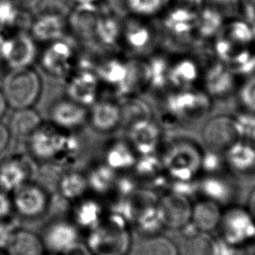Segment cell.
<instances>
[{
    "label": "cell",
    "mask_w": 255,
    "mask_h": 255,
    "mask_svg": "<svg viewBox=\"0 0 255 255\" xmlns=\"http://www.w3.org/2000/svg\"><path fill=\"white\" fill-rule=\"evenodd\" d=\"M131 228H134L141 238L162 235L166 228L159 202L139 207Z\"/></svg>",
    "instance_id": "44dd1931"
},
{
    "label": "cell",
    "mask_w": 255,
    "mask_h": 255,
    "mask_svg": "<svg viewBox=\"0 0 255 255\" xmlns=\"http://www.w3.org/2000/svg\"><path fill=\"white\" fill-rule=\"evenodd\" d=\"M0 255H2V254H0Z\"/></svg>",
    "instance_id": "f6af8a7d"
},
{
    "label": "cell",
    "mask_w": 255,
    "mask_h": 255,
    "mask_svg": "<svg viewBox=\"0 0 255 255\" xmlns=\"http://www.w3.org/2000/svg\"><path fill=\"white\" fill-rule=\"evenodd\" d=\"M72 49L64 43H54L42 56L41 66L51 76L65 79L76 69L77 62Z\"/></svg>",
    "instance_id": "e0dca14e"
},
{
    "label": "cell",
    "mask_w": 255,
    "mask_h": 255,
    "mask_svg": "<svg viewBox=\"0 0 255 255\" xmlns=\"http://www.w3.org/2000/svg\"><path fill=\"white\" fill-rule=\"evenodd\" d=\"M78 2L80 3H90V2H93V1H96V0H76Z\"/></svg>",
    "instance_id": "ee69618b"
},
{
    "label": "cell",
    "mask_w": 255,
    "mask_h": 255,
    "mask_svg": "<svg viewBox=\"0 0 255 255\" xmlns=\"http://www.w3.org/2000/svg\"><path fill=\"white\" fill-rule=\"evenodd\" d=\"M159 121L169 127H186L209 114L213 99L201 87L169 89L159 95Z\"/></svg>",
    "instance_id": "6da1fadb"
},
{
    "label": "cell",
    "mask_w": 255,
    "mask_h": 255,
    "mask_svg": "<svg viewBox=\"0 0 255 255\" xmlns=\"http://www.w3.org/2000/svg\"><path fill=\"white\" fill-rule=\"evenodd\" d=\"M51 123L68 131H79L87 125L88 107L66 97L57 100L50 108Z\"/></svg>",
    "instance_id": "9a60e30c"
},
{
    "label": "cell",
    "mask_w": 255,
    "mask_h": 255,
    "mask_svg": "<svg viewBox=\"0 0 255 255\" xmlns=\"http://www.w3.org/2000/svg\"><path fill=\"white\" fill-rule=\"evenodd\" d=\"M12 226L0 222V249L7 247L12 235Z\"/></svg>",
    "instance_id": "74e56055"
},
{
    "label": "cell",
    "mask_w": 255,
    "mask_h": 255,
    "mask_svg": "<svg viewBox=\"0 0 255 255\" xmlns=\"http://www.w3.org/2000/svg\"><path fill=\"white\" fill-rule=\"evenodd\" d=\"M7 247L11 255H42L45 249L41 239L26 230L12 233Z\"/></svg>",
    "instance_id": "83f0119b"
},
{
    "label": "cell",
    "mask_w": 255,
    "mask_h": 255,
    "mask_svg": "<svg viewBox=\"0 0 255 255\" xmlns=\"http://www.w3.org/2000/svg\"><path fill=\"white\" fill-rule=\"evenodd\" d=\"M31 27L34 38L40 41L56 40L62 34L63 26L59 15L42 14Z\"/></svg>",
    "instance_id": "f546056e"
},
{
    "label": "cell",
    "mask_w": 255,
    "mask_h": 255,
    "mask_svg": "<svg viewBox=\"0 0 255 255\" xmlns=\"http://www.w3.org/2000/svg\"><path fill=\"white\" fill-rule=\"evenodd\" d=\"M119 102L122 111V126L125 128L136 121L153 118L148 104L138 96L127 98Z\"/></svg>",
    "instance_id": "4dcf8cb0"
},
{
    "label": "cell",
    "mask_w": 255,
    "mask_h": 255,
    "mask_svg": "<svg viewBox=\"0 0 255 255\" xmlns=\"http://www.w3.org/2000/svg\"><path fill=\"white\" fill-rule=\"evenodd\" d=\"M223 166H226L223 153L205 149L202 161H201V173L203 174L220 173V171L222 169Z\"/></svg>",
    "instance_id": "e575fe53"
},
{
    "label": "cell",
    "mask_w": 255,
    "mask_h": 255,
    "mask_svg": "<svg viewBox=\"0 0 255 255\" xmlns=\"http://www.w3.org/2000/svg\"><path fill=\"white\" fill-rule=\"evenodd\" d=\"M70 220L81 233H88L99 227L107 216V205L100 197L86 196L71 204Z\"/></svg>",
    "instance_id": "5bb4252c"
},
{
    "label": "cell",
    "mask_w": 255,
    "mask_h": 255,
    "mask_svg": "<svg viewBox=\"0 0 255 255\" xmlns=\"http://www.w3.org/2000/svg\"><path fill=\"white\" fill-rule=\"evenodd\" d=\"M222 210L219 204L203 197H198L193 200L191 222L200 233L211 235L217 230Z\"/></svg>",
    "instance_id": "603a6c76"
},
{
    "label": "cell",
    "mask_w": 255,
    "mask_h": 255,
    "mask_svg": "<svg viewBox=\"0 0 255 255\" xmlns=\"http://www.w3.org/2000/svg\"><path fill=\"white\" fill-rule=\"evenodd\" d=\"M202 138L207 149L224 153L240 138L234 118L226 115L211 118L204 126Z\"/></svg>",
    "instance_id": "4fadbf2b"
},
{
    "label": "cell",
    "mask_w": 255,
    "mask_h": 255,
    "mask_svg": "<svg viewBox=\"0 0 255 255\" xmlns=\"http://www.w3.org/2000/svg\"><path fill=\"white\" fill-rule=\"evenodd\" d=\"M65 255H92L90 254L89 251L86 249L85 245H80L79 248H77L76 249L73 250L72 252L68 253Z\"/></svg>",
    "instance_id": "7bdbcfd3"
},
{
    "label": "cell",
    "mask_w": 255,
    "mask_h": 255,
    "mask_svg": "<svg viewBox=\"0 0 255 255\" xmlns=\"http://www.w3.org/2000/svg\"><path fill=\"white\" fill-rule=\"evenodd\" d=\"M126 139L137 155H145L160 152L165 142L162 125L152 119L136 121L125 128Z\"/></svg>",
    "instance_id": "52a82bcc"
},
{
    "label": "cell",
    "mask_w": 255,
    "mask_h": 255,
    "mask_svg": "<svg viewBox=\"0 0 255 255\" xmlns=\"http://www.w3.org/2000/svg\"><path fill=\"white\" fill-rule=\"evenodd\" d=\"M138 155L126 138H113L104 145L101 160L118 173L131 172Z\"/></svg>",
    "instance_id": "ac0fdd59"
},
{
    "label": "cell",
    "mask_w": 255,
    "mask_h": 255,
    "mask_svg": "<svg viewBox=\"0 0 255 255\" xmlns=\"http://www.w3.org/2000/svg\"><path fill=\"white\" fill-rule=\"evenodd\" d=\"M239 138L255 140V113L246 112L234 118Z\"/></svg>",
    "instance_id": "836d02e7"
},
{
    "label": "cell",
    "mask_w": 255,
    "mask_h": 255,
    "mask_svg": "<svg viewBox=\"0 0 255 255\" xmlns=\"http://www.w3.org/2000/svg\"><path fill=\"white\" fill-rule=\"evenodd\" d=\"M42 0H14L18 6L23 10H32L39 5Z\"/></svg>",
    "instance_id": "ab89813d"
},
{
    "label": "cell",
    "mask_w": 255,
    "mask_h": 255,
    "mask_svg": "<svg viewBox=\"0 0 255 255\" xmlns=\"http://www.w3.org/2000/svg\"><path fill=\"white\" fill-rule=\"evenodd\" d=\"M193 200L167 191L159 197L166 229L181 230L192 221Z\"/></svg>",
    "instance_id": "2e32d148"
},
{
    "label": "cell",
    "mask_w": 255,
    "mask_h": 255,
    "mask_svg": "<svg viewBox=\"0 0 255 255\" xmlns=\"http://www.w3.org/2000/svg\"><path fill=\"white\" fill-rule=\"evenodd\" d=\"M162 172H164V168L159 152L138 155L134 166L131 171L142 184L148 182Z\"/></svg>",
    "instance_id": "d6a6232c"
},
{
    "label": "cell",
    "mask_w": 255,
    "mask_h": 255,
    "mask_svg": "<svg viewBox=\"0 0 255 255\" xmlns=\"http://www.w3.org/2000/svg\"><path fill=\"white\" fill-rule=\"evenodd\" d=\"M32 169L26 161L12 159L0 166V188L3 192H14L28 182Z\"/></svg>",
    "instance_id": "484cf974"
},
{
    "label": "cell",
    "mask_w": 255,
    "mask_h": 255,
    "mask_svg": "<svg viewBox=\"0 0 255 255\" xmlns=\"http://www.w3.org/2000/svg\"><path fill=\"white\" fill-rule=\"evenodd\" d=\"M239 97L246 109L255 113V76L249 79L242 85Z\"/></svg>",
    "instance_id": "d590c367"
},
{
    "label": "cell",
    "mask_w": 255,
    "mask_h": 255,
    "mask_svg": "<svg viewBox=\"0 0 255 255\" xmlns=\"http://www.w3.org/2000/svg\"><path fill=\"white\" fill-rule=\"evenodd\" d=\"M234 70L222 64H214L203 70L201 88L212 99L228 96L235 86Z\"/></svg>",
    "instance_id": "d6986e66"
},
{
    "label": "cell",
    "mask_w": 255,
    "mask_h": 255,
    "mask_svg": "<svg viewBox=\"0 0 255 255\" xmlns=\"http://www.w3.org/2000/svg\"><path fill=\"white\" fill-rule=\"evenodd\" d=\"M12 204L21 216L36 219L48 212L52 198L48 192L35 183H24L13 192Z\"/></svg>",
    "instance_id": "9c48e42d"
},
{
    "label": "cell",
    "mask_w": 255,
    "mask_h": 255,
    "mask_svg": "<svg viewBox=\"0 0 255 255\" xmlns=\"http://www.w3.org/2000/svg\"><path fill=\"white\" fill-rule=\"evenodd\" d=\"M226 166L239 173L255 169V147L247 141H236L223 153Z\"/></svg>",
    "instance_id": "4316f807"
},
{
    "label": "cell",
    "mask_w": 255,
    "mask_h": 255,
    "mask_svg": "<svg viewBox=\"0 0 255 255\" xmlns=\"http://www.w3.org/2000/svg\"><path fill=\"white\" fill-rule=\"evenodd\" d=\"M87 125L100 134H110L122 126L121 104L112 98H100L88 107Z\"/></svg>",
    "instance_id": "7c38bea8"
},
{
    "label": "cell",
    "mask_w": 255,
    "mask_h": 255,
    "mask_svg": "<svg viewBox=\"0 0 255 255\" xmlns=\"http://www.w3.org/2000/svg\"><path fill=\"white\" fill-rule=\"evenodd\" d=\"M43 125L40 114L31 107L18 109L10 120V131L18 137H30Z\"/></svg>",
    "instance_id": "f1b7e54d"
},
{
    "label": "cell",
    "mask_w": 255,
    "mask_h": 255,
    "mask_svg": "<svg viewBox=\"0 0 255 255\" xmlns=\"http://www.w3.org/2000/svg\"><path fill=\"white\" fill-rule=\"evenodd\" d=\"M44 247L54 255H65L82 245V233L70 219L57 218L43 233Z\"/></svg>",
    "instance_id": "8992f818"
},
{
    "label": "cell",
    "mask_w": 255,
    "mask_h": 255,
    "mask_svg": "<svg viewBox=\"0 0 255 255\" xmlns=\"http://www.w3.org/2000/svg\"><path fill=\"white\" fill-rule=\"evenodd\" d=\"M10 131L5 125L0 122V152H3L10 143Z\"/></svg>",
    "instance_id": "f35d334b"
},
{
    "label": "cell",
    "mask_w": 255,
    "mask_h": 255,
    "mask_svg": "<svg viewBox=\"0 0 255 255\" xmlns=\"http://www.w3.org/2000/svg\"><path fill=\"white\" fill-rule=\"evenodd\" d=\"M37 57L34 40L25 32L9 38L0 37V59L11 70L30 67Z\"/></svg>",
    "instance_id": "30bf717a"
},
{
    "label": "cell",
    "mask_w": 255,
    "mask_h": 255,
    "mask_svg": "<svg viewBox=\"0 0 255 255\" xmlns=\"http://www.w3.org/2000/svg\"><path fill=\"white\" fill-rule=\"evenodd\" d=\"M134 255H179L175 243L162 235L142 238Z\"/></svg>",
    "instance_id": "1f68e13d"
},
{
    "label": "cell",
    "mask_w": 255,
    "mask_h": 255,
    "mask_svg": "<svg viewBox=\"0 0 255 255\" xmlns=\"http://www.w3.org/2000/svg\"><path fill=\"white\" fill-rule=\"evenodd\" d=\"M204 151L193 138L177 137L165 140L159 152L164 171L172 181L199 179Z\"/></svg>",
    "instance_id": "7a4b0ae2"
},
{
    "label": "cell",
    "mask_w": 255,
    "mask_h": 255,
    "mask_svg": "<svg viewBox=\"0 0 255 255\" xmlns=\"http://www.w3.org/2000/svg\"><path fill=\"white\" fill-rule=\"evenodd\" d=\"M57 189L59 196L70 204L83 198L89 193L86 172L77 169L66 170L59 175Z\"/></svg>",
    "instance_id": "d4e9b609"
},
{
    "label": "cell",
    "mask_w": 255,
    "mask_h": 255,
    "mask_svg": "<svg viewBox=\"0 0 255 255\" xmlns=\"http://www.w3.org/2000/svg\"><path fill=\"white\" fill-rule=\"evenodd\" d=\"M66 80V97L90 107L99 100L102 93L95 70L76 68Z\"/></svg>",
    "instance_id": "8fae6325"
},
{
    "label": "cell",
    "mask_w": 255,
    "mask_h": 255,
    "mask_svg": "<svg viewBox=\"0 0 255 255\" xmlns=\"http://www.w3.org/2000/svg\"><path fill=\"white\" fill-rule=\"evenodd\" d=\"M247 209L249 210V213L252 215L255 221V187L249 195Z\"/></svg>",
    "instance_id": "60d3db41"
},
{
    "label": "cell",
    "mask_w": 255,
    "mask_h": 255,
    "mask_svg": "<svg viewBox=\"0 0 255 255\" xmlns=\"http://www.w3.org/2000/svg\"><path fill=\"white\" fill-rule=\"evenodd\" d=\"M43 89L41 77L31 67L11 70L3 79L2 92L8 106L16 110L32 107Z\"/></svg>",
    "instance_id": "277c9868"
},
{
    "label": "cell",
    "mask_w": 255,
    "mask_h": 255,
    "mask_svg": "<svg viewBox=\"0 0 255 255\" xmlns=\"http://www.w3.org/2000/svg\"><path fill=\"white\" fill-rule=\"evenodd\" d=\"M67 131L54 125H42L29 137V147L35 158L55 163L62 152Z\"/></svg>",
    "instance_id": "ba28073f"
},
{
    "label": "cell",
    "mask_w": 255,
    "mask_h": 255,
    "mask_svg": "<svg viewBox=\"0 0 255 255\" xmlns=\"http://www.w3.org/2000/svg\"><path fill=\"white\" fill-rule=\"evenodd\" d=\"M0 60H1V59H0Z\"/></svg>",
    "instance_id": "bcb514c9"
},
{
    "label": "cell",
    "mask_w": 255,
    "mask_h": 255,
    "mask_svg": "<svg viewBox=\"0 0 255 255\" xmlns=\"http://www.w3.org/2000/svg\"><path fill=\"white\" fill-rule=\"evenodd\" d=\"M13 208L12 200L7 195L6 192L0 191V219L9 216Z\"/></svg>",
    "instance_id": "8d00e7d4"
},
{
    "label": "cell",
    "mask_w": 255,
    "mask_h": 255,
    "mask_svg": "<svg viewBox=\"0 0 255 255\" xmlns=\"http://www.w3.org/2000/svg\"><path fill=\"white\" fill-rule=\"evenodd\" d=\"M203 69L199 63L190 58H181L170 62L169 89H189L201 87Z\"/></svg>",
    "instance_id": "ffe728a7"
},
{
    "label": "cell",
    "mask_w": 255,
    "mask_h": 255,
    "mask_svg": "<svg viewBox=\"0 0 255 255\" xmlns=\"http://www.w3.org/2000/svg\"><path fill=\"white\" fill-rule=\"evenodd\" d=\"M7 106H8V104H7L6 100L4 98L2 90H0V119L3 117L5 114Z\"/></svg>",
    "instance_id": "b9f144b4"
},
{
    "label": "cell",
    "mask_w": 255,
    "mask_h": 255,
    "mask_svg": "<svg viewBox=\"0 0 255 255\" xmlns=\"http://www.w3.org/2000/svg\"><path fill=\"white\" fill-rule=\"evenodd\" d=\"M89 192L97 197L113 196L118 172L100 161L92 163L86 172Z\"/></svg>",
    "instance_id": "cb8c5ba5"
},
{
    "label": "cell",
    "mask_w": 255,
    "mask_h": 255,
    "mask_svg": "<svg viewBox=\"0 0 255 255\" xmlns=\"http://www.w3.org/2000/svg\"><path fill=\"white\" fill-rule=\"evenodd\" d=\"M218 236L228 244L242 249L255 241V221L247 208L229 207L222 211Z\"/></svg>",
    "instance_id": "5b68a950"
},
{
    "label": "cell",
    "mask_w": 255,
    "mask_h": 255,
    "mask_svg": "<svg viewBox=\"0 0 255 255\" xmlns=\"http://www.w3.org/2000/svg\"><path fill=\"white\" fill-rule=\"evenodd\" d=\"M131 227L107 214L101 224L85 234V247L92 255H129L132 248Z\"/></svg>",
    "instance_id": "3957f363"
},
{
    "label": "cell",
    "mask_w": 255,
    "mask_h": 255,
    "mask_svg": "<svg viewBox=\"0 0 255 255\" xmlns=\"http://www.w3.org/2000/svg\"><path fill=\"white\" fill-rule=\"evenodd\" d=\"M199 196L212 200L221 207L234 199V186L227 178L216 174H203L199 178Z\"/></svg>",
    "instance_id": "7402d4cb"
}]
</instances>
